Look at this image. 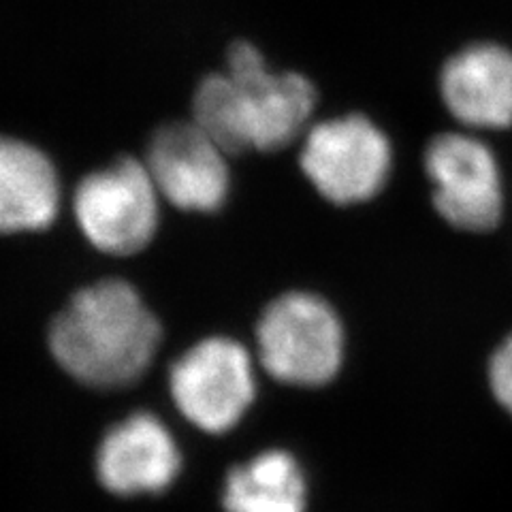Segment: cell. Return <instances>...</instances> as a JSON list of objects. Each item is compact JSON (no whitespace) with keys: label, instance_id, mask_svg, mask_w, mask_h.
I'll use <instances>...</instances> for the list:
<instances>
[{"label":"cell","instance_id":"cell-1","mask_svg":"<svg viewBox=\"0 0 512 512\" xmlns=\"http://www.w3.org/2000/svg\"><path fill=\"white\" fill-rule=\"evenodd\" d=\"M163 331L133 284L101 280L77 291L50 327V350L73 380L111 391L137 382L152 365Z\"/></svg>","mask_w":512,"mask_h":512},{"label":"cell","instance_id":"cell-2","mask_svg":"<svg viewBox=\"0 0 512 512\" xmlns=\"http://www.w3.org/2000/svg\"><path fill=\"white\" fill-rule=\"evenodd\" d=\"M263 370L299 389L325 387L340 374L346 355L344 325L329 301L306 291L276 297L256 325Z\"/></svg>","mask_w":512,"mask_h":512},{"label":"cell","instance_id":"cell-3","mask_svg":"<svg viewBox=\"0 0 512 512\" xmlns=\"http://www.w3.org/2000/svg\"><path fill=\"white\" fill-rule=\"evenodd\" d=\"M299 167L320 197L333 205H357L387 186L393 169L389 137L367 116L348 114L310 126Z\"/></svg>","mask_w":512,"mask_h":512},{"label":"cell","instance_id":"cell-4","mask_svg":"<svg viewBox=\"0 0 512 512\" xmlns=\"http://www.w3.org/2000/svg\"><path fill=\"white\" fill-rule=\"evenodd\" d=\"M160 192L143 160L118 158L77 184L73 214L88 242L111 256L146 248L158 229Z\"/></svg>","mask_w":512,"mask_h":512},{"label":"cell","instance_id":"cell-5","mask_svg":"<svg viewBox=\"0 0 512 512\" xmlns=\"http://www.w3.org/2000/svg\"><path fill=\"white\" fill-rule=\"evenodd\" d=\"M169 389L188 423L205 434H227L254 404L252 355L237 340L205 338L171 365Z\"/></svg>","mask_w":512,"mask_h":512},{"label":"cell","instance_id":"cell-6","mask_svg":"<svg viewBox=\"0 0 512 512\" xmlns=\"http://www.w3.org/2000/svg\"><path fill=\"white\" fill-rule=\"evenodd\" d=\"M246 150L278 152L306 135L316 109V88L299 73H271L259 47H229L227 71Z\"/></svg>","mask_w":512,"mask_h":512},{"label":"cell","instance_id":"cell-7","mask_svg":"<svg viewBox=\"0 0 512 512\" xmlns=\"http://www.w3.org/2000/svg\"><path fill=\"white\" fill-rule=\"evenodd\" d=\"M425 173L436 212L451 227L487 233L504 214L500 165L487 143L466 133H444L429 141Z\"/></svg>","mask_w":512,"mask_h":512},{"label":"cell","instance_id":"cell-8","mask_svg":"<svg viewBox=\"0 0 512 512\" xmlns=\"http://www.w3.org/2000/svg\"><path fill=\"white\" fill-rule=\"evenodd\" d=\"M227 152L188 122H169L152 135L146 163L160 197L182 212L212 214L227 203L231 171Z\"/></svg>","mask_w":512,"mask_h":512},{"label":"cell","instance_id":"cell-9","mask_svg":"<svg viewBox=\"0 0 512 512\" xmlns=\"http://www.w3.org/2000/svg\"><path fill=\"white\" fill-rule=\"evenodd\" d=\"M182 457L167 425L150 412L111 427L96 451V478L120 498L154 495L171 487Z\"/></svg>","mask_w":512,"mask_h":512},{"label":"cell","instance_id":"cell-10","mask_svg":"<svg viewBox=\"0 0 512 512\" xmlns=\"http://www.w3.org/2000/svg\"><path fill=\"white\" fill-rule=\"evenodd\" d=\"M440 94L448 114L463 126L512 128V50L498 43L463 47L444 64Z\"/></svg>","mask_w":512,"mask_h":512},{"label":"cell","instance_id":"cell-11","mask_svg":"<svg viewBox=\"0 0 512 512\" xmlns=\"http://www.w3.org/2000/svg\"><path fill=\"white\" fill-rule=\"evenodd\" d=\"M62 203L54 163L37 146L0 135V233L52 227Z\"/></svg>","mask_w":512,"mask_h":512},{"label":"cell","instance_id":"cell-12","mask_svg":"<svg viewBox=\"0 0 512 512\" xmlns=\"http://www.w3.org/2000/svg\"><path fill=\"white\" fill-rule=\"evenodd\" d=\"M308 478L297 457L269 448L231 468L222 487L224 512H308Z\"/></svg>","mask_w":512,"mask_h":512},{"label":"cell","instance_id":"cell-13","mask_svg":"<svg viewBox=\"0 0 512 512\" xmlns=\"http://www.w3.org/2000/svg\"><path fill=\"white\" fill-rule=\"evenodd\" d=\"M487 380L495 402L508 412V416H512V333L491 355Z\"/></svg>","mask_w":512,"mask_h":512}]
</instances>
